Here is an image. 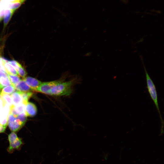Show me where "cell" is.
<instances>
[{
    "mask_svg": "<svg viewBox=\"0 0 164 164\" xmlns=\"http://www.w3.org/2000/svg\"><path fill=\"white\" fill-rule=\"evenodd\" d=\"M140 57L145 72L147 88L150 96L153 101L159 114L161 124V133H162L163 131L164 121L161 114L158 104L157 94L156 87L152 80L147 72L143 63L142 57L141 56Z\"/></svg>",
    "mask_w": 164,
    "mask_h": 164,
    "instance_id": "1",
    "label": "cell"
},
{
    "mask_svg": "<svg viewBox=\"0 0 164 164\" xmlns=\"http://www.w3.org/2000/svg\"><path fill=\"white\" fill-rule=\"evenodd\" d=\"M77 81L73 79L67 81H62L54 86L51 90L50 95L55 96H67L72 92L73 86Z\"/></svg>",
    "mask_w": 164,
    "mask_h": 164,
    "instance_id": "2",
    "label": "cell"
},
{
    "mask_svg": "<svg viewBox=\"0 0 164 164\" xmlns=\"http://www.w3.org/2000/svg\"><path fill=\"white\" fill-rule=\"evenodd\" d=\"M65 77V76H63L58 80L42 82L41 85L36 89V91L50 95L51 90L58 84L64 81Z\"/></svg>",
    "mask_w": 164,
    "mask_h": 164,
    "instance_id": "3",
    "label": "cell"
},
{
    "mask_svg": "<svg viewBox=\"0 0 164 164\" xmlns=\"http://www.w3.org/2000/svg\"><path fill=\"white\" fill-rule=\"evenodd\" d=\"M8 123L9 129L14 132L18 131L23 126L17 118L11 114L8 115Z\"/></svg>",
    "mask_w": 164,
    "mask_h": 164,
    "instance_id": "4",
    "label": "cell"
},
{
    "mask_svg": "<svg viewBox=\"0 0 164 164\" xmlns=\"http://www.w3.org/2000/svg\"><path fill=\"white\" fill-rule=\"evenodd\" d=\"M11 85L8 74L3 70L0 69V91L4 87Z\"/></svg>",
    "mask_w": 164,
    "mask_h": 164,
    "instance_id": "5",
    "label": "cell"
},
{
    "mask_svg": "<svg viewBox=\"0 0 164 164\" xmlns=\"http://www.w3.org/2000/svg\"><path fill=\"white\" fill-rule=\"evenodd\" d=\"M22 80L35 91L42 83L40 81L31 77H26Z\"/></svg>",
    "mask_w": 164,
    "mask_h": 164,
    "instance_id": "6",
    "label": "cell"
},
{
    "mask_svg": "<svg viewBox=\"0 0 164 164\" xmlns=\"http://www.w3.org/2000/svg\"><path fill=\"white\" fill-rule=\"evenodd\" d=\"M9 143V145L7 149L8 152L10 153H12L15 150L20 149L23 144L21 138L19 137L16 140Z\"/></svg>",
    "mask_w": 164,
    "mask_h": 164,
    "instance_id": "7",
    "label": "cell"
},
{
    "mask_svg": "<svg viewBox=\"0 0 164 164\" xmlns=\"http://www.w3.org/2000/svg\"><path fill=\"white\" fill-rule=\"evenodd\" d=\"M37 108L36 105L31 102H28L26 105L25 113L27 116L33 117L37 113Z\"/></svg>",
    "mask_w": 164,
    "mask_h": 164,
    "instance_id": "8",
    "label": "cell"
},
{
    "mask_svg": "<svg viewBox=\"0 0 164 164\" xmlns=\"http://www.w3.org/2000/svg\"><path fill=\"white\" fill-rule=\"evenodd\" d=\"M15 89L17 91L22 92L33 91L32 89L23 80L20 81L15 86Z\"/></svg>",
    "mask_w": 164,
    "mask_h": 164,
    "instance_id": "9",
    "label": "cell"
},
{
    "mask_svg": "<svg viewBox=\"0 0 164 164\" xmlns=\"http://www.w3.org/2000/svg\"><path fill=\"white\" fill-rule=\"evenodd\" d=\"M2 66L5 71L8 74L18 76L17 71L7 61L1 58Z\"/></svg>",
    "mask_w": 164,
    "mask_h": 164,
    "instance_id": "10",
    "label": "cell"
},
{
    "mask_svg": "<svg viewBox=\"0 0 164 164\" xmlns=\"http://www.w3.org/2000/svg\"><path fill=\"white\" fill-rule=\"evenodd\" d=\"M12 104L16 106L22 103V99L18 91L13 93L11 96Z\"/></svg>",
    "mask_w": 164,
    "mask_h": 164,
    "instance_id": "11",
    "label": "cell"
},
{
    "mask_svg": "<svg viewBox=\"0 0 164 164\" xmlns=\"http://www.w3.org/2000/svg\"><path fill=\"white\" fill-rule=\"evenodd\" d=\"M9 4L10 3L0 0V22L4 17L6 10L9 9Z\"/></svg>",
    "mask_w": 164,
    "mask_h": 164,
    "instance_id": "12",
    "label": "cell"
},
{
    "mask_svg": "<svg viewBox=\"0 0 164 164\" xmlns=\"http://www.w3.org/2000/svg\"><path fill=\"white\" fill-rule=\"evenodd\" d=\"M15 10L7 9L6 10L4 16V28L6 26L10 20Z\"/></svg>",
    "mask_w": 164,
    "mask_h": 164,
    "instance_id": "13",
    "label": "cell"
},
{
    "mask_svg": "<svg viewBox=\"0 0 164 164\" xmlns=\"http://www.w3.org/2000/svg\"><path fill=\"white\" fill-rule=\"evenodd\" d=\"M18 92L22 98V104L26 106L28 102V100L32 96L33 92L32 91L27 92Z\"/></svg>",
    "mask_w": 164,
    "mask_h": 164,
    "instance_id": "14",
    "label": "cell"
},
{
    "mask_svg": "<svg viewBox=\"0 0 164 164\" xmlns=\"http://www.w3.org/2000/svg\"><path fill=\"white\" fill-rule=\"evenodd\" d=\"M1 95L2 98L1 99L2 100L3 103L4 104V105L7 104L10 106L13 104L10 95L1 94Z\"/></svg>",
    "mask_w": 164,
    "mask_h": 164,
    "instance_id": "15",
    "label": "cell"
},
{
    "mask_svg": "<svg viewBox=\"0 0 164 164\" xmlns=\"http://www.w3.org/2000/svg\"><path fill=\"white\" fill-rule=\"evenodd\" d=\"M14 87L12 85L7 86L3 88L1 91V94L11 95L15 91Z\"/></svg>",
    "mask_w": 164,
    "mask_h": 164,
    "instance_id": "16",
    "label": "cell"
},
{
    "mask_svg": "<svg viewBox=\"0 0 164 164\" xmlns=\"http://www.w3.org/2000/svg\"><path fill=\"white\" fill-rule=\"evenodd\" d=\"M8 75L11 85L14 87L21 80L20 77L18 75H12L9 74H8Z\"/></svg>",
    "mask_w": 164,
    "mask_h": 164,
    "instance_id": "17",
    "label": "cell"
},
{
    "mask_svg": "<svg viewBox=\"0 0 164 164\" xmlns=\"http://www.w3.org/2000/svg\"><path fill=\"white\" fill-rule=\"evenodd\" d=\"M25 106L22 103L17 106H15V111L18 115L25 112L26 108Z\"/></svg>",
    "mask_w": 164,
    "mask_h": 164,
    "instance_id": "18",
    "label": "cell"
},
{
    "mask_svg": "<svg viewBox=\"0 0 164 164\" xmlns=\"http://www.w3.org/2000/svg\"><path fill=\"white\" fill-rule=\"evenodd\" d=\"M17 71L18 75L21 77L23 79L26 77L27 75V72L21 65Z\"/></svg>",
    "mask_w": 164,
    "mask_h": 164,
    "instance_id": "19",
    "label": "cell"
},
{
    "mask_svg": "<svg viewBox=\"0 0 164 164\" xmlns=\"http://www.w3.org/2000/svg\"><path fill=\"white\" fill-rule=\"evenodd\" d=\"M27 116L25 113L24 112L19 114L16 118L24 125L27 120Z\"/></svg>",
    "mask_w": 164,
    "mask_h": 164,
    "instance_id": "20",
    "label": "cell"
},
{
    "mask_svg": "<svg viewBox=\"0 0 164 164\" xmlns=\"http://www.w3.org/2000/svg\"><path fill=\"white\" fill-rule=\"evenodd\" d=\"M22 4V3L20 2L10 3L9 5V9L15 11Z\"/></svg>",
    "mask_w": 164,
    "mask_h": 164,
    "instance_id": "21",
    "label": "cell"
},
{
    "mask_svg": "<svg viewBox=\"0 0 164 164\" xmlns=\"http://www.w3.org/2000/svg\"><path fill=\"white\" fill-rule=\"evenodd\" d=\"M8 138L9 143L16 140L19 137L15 132H12L8 135Z\"/></svg>",
    "mask_w": 164,
    "mask_h": 164,
    "instance_id": "22",
    "label": "cell"
},
{
    "mask_svg": "<svg viewBox=\"0 0 164 164\" xmlns=\"http://www.w3.org/2000/svg\"><path fill=\"white\" fill-rule=\"evenodd\" d=\"M8 62L15 68L16 71L17 70L19 66L21 65L18 62L14 60L9 61Z\"/></svg>",
    "mask_w": 164,
    "mask_h": 164,
    "instance_id": "23",
    "label": "cell"
},
{
    "mask_svg": "<svg viewBox=\"0 0 164 164\" xmlns=\"http://www.w3.org/2000/svg\"><path fill=\"white\" fill-rule=\"evenodd\" d=\"M9 3H15L20 2L23 3L25 0H2Z\"/></svg>",
    "mask_w": 164,
    "mask_h": 164,
    "instance_id": "24",
    "label": "cell"
},
{
    "mask_svg": "<svg viewBox=\"0 0 164 164\" xmlns=\"http://www.w3.org/2000/svg\"><path fill=\"white\" fill-rule=\"evenodd\" d=\"M6 127L0 125V133L3 132L5 130Z\"/></svg>",
    "mask_w": 164,
    "mask_h": 164,
    "instance_id": "25",
    "label": "cell"
},
{
    "mask_svg": "<svg viewBox=\"0 0 164 164\" xmlns=\"http://www.w3.org/2000/svg\"><path fill=\"white\" fill-rule=\"evenodd\" d=\"M3 47L0 48V57H1V53L2 52V50Z\"/></svg>",
    "mask_w": 164,
    "mask_h": 164,
    "instance_id": "26",
    "label": "cell"
},
{
    "mask_svg": "<svg viewBox=\"0 0 164 164\" xmlns=\"http://www.w3.org/2000/svg\"><path fill=\"white\" fill-rule=\"evenodd\" d=\"M1 98H2V96L1 95V91H0V99H1Z\"/></svg>",
    "mask_w": 164,
    "mask_h": 164,
    "instance_id": "27",
    "label": "cell"
}]
</instances>
